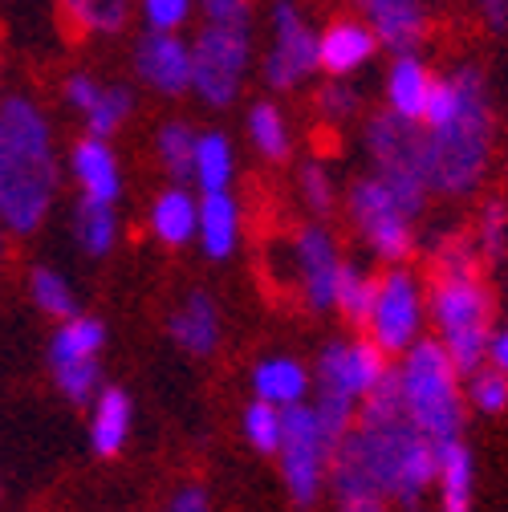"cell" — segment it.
<instances>
[{
  "label": "cell",
  "mask_w": 508,
  "mask_h": 512,
  "mask_svg": "<svg viewBox=\"0 0 508 512\" xmlns=\"http://www.w3.org/2000/svg\"><path fill=\"white\" fill-rule=\"evenodd\" d=\"M57 167L49 147V126L29 98L0 106V220L17 236H29L53 200Z\"/></svg>",
  "instance_id": "cell-1"
},
{
  "label": "cell",
  "mask_w": 508,
  "mask_h": 512,
  "mask_svg": "<svg viewBox=\"0 0 508 512\" xmlns=\"http://www.w3.org/2000/svg\"><path fill=\"white\" fill-rule=\"evenodd\" d=\"M460 106L448 122H439L427 131V159H431V187L448 191V196H464L472 191L492 155V106L480 70H460Z\"/></svg>",
  "instance_id": "cell-2"
},
{
  "label": "cell",
  "mask_w": 508,
  "mask_h": 512,
  "mask_svg": "<svg viewBox=\"0 0 508 512\" xmlns=\"http://www.w3.org/2000/svg\"><path fill=\"white\" fill-rule=\"evenodd\" d=\"M350 435L366 460L374 488L383 496L415 504L439 480V443L423 435L407 415L358 423Z\"/></svg>",
  "instance_id": "cell-3"
},
{
  "label": "cell",
  "mask_w": 508,
  "mask_h": 512,
  "mask_svg": "<svg viewBox=\"0 0 508 512\" xmlns=\"http://www.w3.org/2000/svg\"><path fill=\"white\" fill-rule=\"evenodd\" d=\"M460 370L443 342H415L403 354L399 382H403V407L407 419L431 435L435 443H452L464 431V395H460Z\"/></svg>",
  "instance_id": "cell-4"
},
{
  "label": "cell",
  "mask_w": 508,
  "mask_h": 512,
  "mask_svg": "<svg viewBox=\"0 0 508 512\" xmlns=\"http://www.w3.org/2000/svg\"><path fill=\"white\" fill-rule=\"evenodd\" d=\"M366 147L378 163V179H383L395 200L419 216L427 187H431V159H427V131H419V122L403 118V114H378L370 118L366 131Z\"/></svg>",
  "instance_id": "cell-5"
},
{
  "label": "cell",
  "mask_w": 508,
  "mask_h": 512,
  "mask_svg": "<svg viewBox=\"0 0 508 512\" xmlns=\"http://www.w3.org/2000/svg\"><path fill=\"white\" fill-rule=\"evenodd\" d=\"M488 293L476 277H439L431 289V313L439 326V342L452 354L460 374H476L488 358Z\"/></svg>",
  "instance_id": "cell-6"
},
{
  "label": "cell",
  "mask_w": 508,
  "mask_h": 512,
  "mask_svg": "<svg viewBox=\"0 0 508 512\" xmlns=\"http://www.w3.org/2000/svg\"><path fill=\"white\" fill-rule=\"evenodd\" d=\"M248 61V21H212L192 49V86L208 106H228Z\"/></svg>",
  "instance_id": "cell-7"
},
{
  "label": "cell",
  "mask_w": 508,
  "mask_h": 512,
  "mask_svg": "<svg viewBox=\"0 0 508 512\" xmlns=\"http://www.w3.org/2000/svg\"><path fill=\"white\" fill-rule=\"evenodd\" d=\"M281 476L289 484V496L297 504H313L317 488L326 480V468L334 460V447L317 423V411L305 403L285 407V435H281Z\"/></svg>",
  "instance_id": "cell-8"
},
{
  "label": "cell",
  "mask_w": 508,
  "mask_h": 512,
  "mask_svg": "<svg viewBox=\"0 0 508 512\" xmlns=\"http://www.w3.org/2000/svg\"><path fill=\"white\" fill-rule=\"evenodd\" d=\"M350 216L366 244L383 261H407L411 256V212L395 200V191L383 179H358L350 191Z\"/></svg>",
  "instance_id": "cell-9"
},
{
  "label": "cell",
  "mask_w": 508,
  "mask_h": 512,
  "mask_svg": "<svg viewBox=\"0 0 508 512\" xmlns=\"http://www.w3.org/2000/svg\"><path fill=\"white\" fill-rule=\"evenodd\" d=\"M419 322H423V297L419 281L407 269H391L378 281L374 313H370V338L387 354H407L419 342Z\"/></svg>",
  "instance_id": "cell-10"
},
{
  "label": "cell",
  "mask_w": 508,
  "mask_h": 512,
  "mask_svg": "<svg viewBox=\"0 0 508 512\" xmlns=\"http://www.w3.org/2000/svg\"><path fill=\"white\" fill-rule=\"evenodd\" d=\"M383 374H387V350L374 338L330 342L322 350V362H317V391H334V395L362 403L378 387Z\"/></svg>",
  "instance_id": "cell-11"
},
{
  "label": "cell",
  "mask_w": 508,
  "mask_h": 512,
  "mask_svg": "<svg viewBox=\"0 0 508 512\" xmlns=\"http://www.w3.org/2000/svg\"><path fill=\"white\" fill-rule=\"evenodd\" d=\"M273 21H277V45L265 61V78L273 90H293L313 66H322V57H317V41L309 33V25L301 21V13L281 0L273 9Z\"/></svg>",
  "instance_id": "cell-12"
},
{
  "label": "cell",
  "mask_w": 508,
  "mask_h": 512,
  "mask_svg": "<svg viewBox=\"0 0 508 512\" xmlns=\"http://www.w3.org/2000/svg\"><path fill=\"white\" fill-rule=\"evenodd\" d=\"M297 273H301V289L305 301L313 309H330L338 297V277H342V261H338V244L322 224H309L297 232Z\"/></svg>",
  "instance_id": "cell-13"
},
{
  "label": "cell",
  "mask_w": 508,
  "mask_h": 512,
  "mask_svg": "<svg viewBox=\"0 0 508 512\" xmlns=\"http://www.w3.org/2000/svg\"><path fill=\"white\" fill-rule=\"evenodd\" d=\"M139 74L159 90V94H183L192 86V53L171 37V29H155L139 41Z\"/></svg>",
  "instance_id": "cell-14"
},
{
  "label": "cell",
  "mask_w": 508,
  "mask_h": 512,
  "mask_svg": "<svg viewBox=\"0 0 508 512\" xmlns=\"http://www.w3.org/2000/svg\"><path fill=\"white\" fill-rule=\"evenodd\" d=\"M366 17L374 21V33L387 49L415 53V45L427 37V17L419 0H362Z\"/></svg>",
  "instance_id": "cell-15"
},
{
  "label": "cell",
  "mask_w": 508,
  "mask_h": 512,
  "mask_svg": "<svg viewBox=\"0 0 508 512\" xmlns=\"http://www.w3.org/2000/svg\"><path fill=\"white\" fill-rule=\"evenodd\" d=\"M171 338L187 354H212L220 342V313L216 301L204 293H192L175 313H171Z\"/></svg>",
  "instance_id": "cell-16"
},
{
  "label": "cell",
  "mask_w": 508,
  "mask_h": 512,
  "mask_svg": "<svg viewBox=\"0 0 508 512\" xmlns=\"http://www.w3.org/2000/svg\"><path fill=\"white\" fill-rule=\"evenodd\" d=\"M240 240V208L228 191H204L200 200V244L212 261H224L232 256Z\"/></svg>",
  "instance_id": "cell-17"
},
{
  "label": "cell",
  "mask_w": 508,
  "mask_h": 512,
  "mask_svg": "<svg viewBox=\"0 0 508 512\" xmlns=\"http://www.w3.org/2000/svg\"><path fill=\"white\" fill-rule=\"evenodd\" d=\"M126 435H131V399L118 387H102L94 395V415H90V443L98 456H118Z\"/></svg>",
  "instance_id": "cell-18"
},
{
  "label": "cell",
  "mask_w": 508,
  "mask_h": 512,
  "mask_svg": "<svg viewBox=\"0 0 508 512\" xmlns=\"http://www.w3.org/2000/svg\"><path fill=\"white\" fill-rule=\"evenodd\" d=\"M472 452L464 439L439 443V508L443 512H472Z\"/></svg>",
  "instance_id": "cell-19"
},
{
  "label": "cell",
  "mask_w": 508,
  "mask_h": 512,
  "mask_svg": "<svg viewBox=\"0 0 508 512\" xmlns=\"http://www.w3.org/2000/svg\"><path fill=\"white\" fill-rule=\"evenodd\" d=\"M151 232L167 244V248H183L192 236H200V204L187 196L183 187H171L155 200L151 208Z\"/></svg>",
  "instance_id": "cell-20"
},
{
  "label": "cell",
  "mask_w": 508,
  "mask_h": 512,
  "mask_svg": "<svg viewBox=\"0 0 508 512\" xmlns=\"http://www.w3.org/2000/svg\"><path fill=\"white\" fill-rule=\"evenodd\" d=\"M74 175H78L86 196L106 200V204L118 200V163H114L110 147L98 135H90V139H82L74 147Z\"/></svg>",
  "instance_id": "cell-21"
},
{
  "label": "cell",
  "mask_w": 508,
  "mask_h": 512,
  "mask_svg": "<svg viewBox=\"0 0 508 512\" xmlns=\"http://www.w3.org/2000/svg\"><path fill=\"white\" fill-rule=\"evenodd\" d=\"M252 387H257V399H265L273 407H293V403H305L309 374L293 358H269L252 374Z\"/></svg>",
  "instance_id": "cell-22"
},
{
  "label": "cell",
  "mask_w": 508,
  "mask_h": 512,
  "mask_svg": "<svg viewBox=\"0 0 508 512\" xmlns=\"http://www.w3.org/2000/svg\"><path fill=\"white\" fill-rule=\"evenodd\" d=\"M102 346H106V326L102 322H94V317H66V322L57 326V334L49 338V366L98 358Z\"/></svg>",
  "instance_id": "cell-23"
},
{
  "label": "cell",
  "mask_w": 508,
  "mask_h": 512,
  "mask_svg": "<svg viewBox=\"0 0 508 512\" xmlns=\"http://www.w3.org/2000/svg\"><path fill=\"white\" fill-rule=\"evenodd\" d=\"M370 53H374V37L362 25H354V21H338L322 41H317V57H322V66L330 74L358 70Z\"/></svg>",
  "instance_id": "cell-24"
},
{
  "label": "cell",
  "mask_w": 508,
  "mask_h": 512,
  "mask_svg": "<svg viewBox=\"0 0 508 512\" xmlns=\"http://www.w3.org/2000/svg\"><path fill=\"white\" fill-rule=\"evenodd\" d=\"M431 74L419 66L411 53H403L391 70V110L411 118V122H423L427 114V98H431Z\"/></svg>",
  "instance_id": "cell-25"
},
{
  "label": "cell",
  "mask_w": 508,
  "mask_h": 512,
  "mask_svg": "<svg viewBox=\"0 0 508 512\" xmlns=\"http://www.w3.org/2000/svg\"><path fill=\"white\" fill-rule=\"evenodd\" d=\"M74 240L90 252V256H106L118 240V220H114V204L82 196V204L74 208Z\"/></svg>",
  "instance_id": "cell-26"
},
{
  "label": "cell",
  "mask_w": 508,
  "mask_h": 512,
  "mask_svg": "<svg viewBox=\"0 0 508 512\" xmlns=\"http://www.w3.org/2000/svg\"><path fill=\"white\" fill-rule=\"evenodd\" d=\"M374 297H378V281H374V277H366V273H362V269H354V265H342L334 305L346 313V322H354V326H370Z\"/></svg>",
  "instance_id": "cell-27"
},
{
  "label": "cell",
  "mask_w": 508,
  "mask_h": 512,
  "mask_svg": "<svg viewBox=\"0 0 508 512\" xmlns=\"http://www.w3.org/2000/svg\"><path fill=\"white\" fill-rule=\"evenodd\" d=\"M61 13L78 33H114L126 21V0H61Z\"/></svg>",
  "instance_id": "cell-28"
},
{
  "label": "cell",
  "mask_w": 508,
  "mask_h": 512,
  "mask_svg": "<svg viewBox=\"0 0 508 512\" xmlns=\"http://www.w3.org/2000/svg\"><path fill=\"white\" fill-rule=\"evenodd\" d=\"M232 179V147L224 135H200L196 143V183L204 191H224Z\"/></svg>",
  "instance_id": "cell-29"
},
{
  "label": "cell",
  "mask_w": 508,
  "mask_h": 512,
  "mask_svg": "<svg viewBox=\"0 0 508 512\" xmlns=\"http://www.w3.org/2000/svg\"><path fill=\"white\" fill-rule=\"evenodd\" d=\"M196 143H200V139L187 131L183 122L163 126V135H159V159H163V167H167V175H171L175 183H183V179L196 175Z\"/></svg>",
  "instance_id": "cell-30"
},
{
  "label": "cell",
  "mask_w": 508,
  "mask_h": 512,
  "mask_svg": "<svg viewBox=\"0 0 508 512\" xmlns=\"http://www.w3.org/2000/svg\"><path fill=\"white\" fill-rule=\"evenodd\" d=\"M281 435H285V407L257 399L244 411V439L257 447V452H265V456L281 452Z\"/></svg>",
  "instance_id": "cell-31"
},
{
  "label": "cell",
  "mask_w": 508,
  "mask_h": 512,
  "mask_svg": "<svg viewBox=\"0 0 508 512\" xmlns=\"http://www.w3.org/2000/svg\"><path fill=\"white\" fill-rule=\"evenodd\" d=\"M248 135H252V143H257V151L269 155V159H285L289 155V131H285V118H281V110L273 102L252 106Z\"/></svg>",
  "instance_id": "cell-32"
},
{
  "label": "cell",
  "mask_w": 508,
  "mask_h": 512,
  "mask_svg": "<svg viewBox=\"0 0 508 512\" xmlns=\"http://www.w3.org/2000/svg\"><path fill=\"white\" fill-rule=\"evenodd\" d=\"M33 301L49 317H61V322H66V317H78V301H74L70 281L53 269H33Z\"/></svg>",
  "instance_id": "cell-33"
},
{
  "label": "cell",
  "mask_w": 508,
  "mask_h": 512,
  "mask_svg": "<svg viewBox=\"0 0 508 512\" xmlns=\"http://www.w3.org/2000/svg\"><path fill=\"white\" fill-rule=\"evenodd\" d=\"M53 378H57L61 395H66L70 403H90V399L102 391V366H98V358L53 366Z\"/></svg>",
  "instance_id": "cell-34"
},
{
  "label": "cell",
  "mask_w": 508,
  "mask_h": 512,
  "mask_svg": "<svg viewBox=\"0 0 508 512\" xmlns=\"http://www.w3.org/2000/svg\"><path fill=\"white\" fill-rule=\"evenodd\" d=\"M313 411H317V423H322V431H326L330 447H338V443H342V439L354 431V399H346V395L317 391Z\"/></svg>",
  "instance_id": "cell-35"
},
{
  "label": "cell",
  "mask_w": 508,
  "mask_h": 512,
  "mask_svg": "<svg viewBox=\"0 0 508 512\" xmlns=\"http://www.w3.org/2000/svg\"><path fill=\"white\" fill-rule=\"evenodd\" d=\"M126 114H131V90H122V86L102 90V98H98L94 110H90V131H94L98 139H106L110 131H118V126H122Z\"/></svg>",
  "instance_id": "cell-36"
},
{
  "label": "cell",
  "mask_w": 508,
  "mask_h": 512,
  "mask_svg": "<svg viewBox=\"0 0 508 512\" xmlns=\"http://www.w3.org/2000/svg\"><path fill=\"white\" fill-rule=\"evenodd\" d=\"M480 252L488 261H500L508 252V204L504 200H492L484 208V220H480Z\"/></svg>",
  "instance_id": "cell-37"
},
{
  "label": "cell",
  "mask_w": 508,
  "mask_h": 512,
  "mask_svg": "<svg viewBox=\"0 0 508 512\" xmlns=\"http://www.w3.org/2000/svg\"><path fill=\"white\" fill-rule=\"evenodd\" d=\"M472 403L480 407V411H488V415H496V411H504L508 407V374L504 370H476L472 374Z\"/></svg>",
  "instance_id": "cell-38"
},
{
  "label": "cell",
  "mask_w": 508,
  "mask_h": 512,
  "mask_svg": "<svg viewBox=\"0 0 508 512\" xmlns=\"http://www.w3.org/2000/svg\"><path fill=\"white\" fill-rule=\"evenodd\" d=\"M301 196H305V208L313 216H330L334 208V187H330V175L322 163H305L301 167Z\"/></svg>",
  "instance_id": "cell-39"
},
{
  "label": "cell",
  "mask_w": 508,
  "mask_h": 512,
  "mask_svg": "<svg viewBox=\"0 0 508 512\" xmlns=\"http://www.w3.org/2000/svg\"><path fill=\"white\" fill-rule=\"evenodd\" d=\"M439 277H476V244L452 236L439 244Z\"/></svg>",
  "instance_id": "cell-40"
},
{
  "label": "cell",
  "mask_w": 508,
  "mask_h": 512,
  "mask_svg": "<svg viewBox=\"0 0 508 512\" xmlns=\"http://www.w3.org/2000/svg\"><path fill=\"white\" fill-rule=\"evenodd\" d=\"M456 106H460V86H456V78L435 82V86H431V98H427V114H423V122H427V126L448 122V118L456 114Z\"/></svg>",
  "instance_id": "cell-41"
},
{
  "label": "cell",
  "mask_w": 508,
  "mask_h": 512,
  "mask_svg": "<svg viewBox=\"0 0 508 512\" xmlns=\"http://www.w3.org/2000/svg\"><path fill=\"white\" fill-rule=\"evenodd\" d=\"M317 106H322V114H326L330 122H342L346 114H354V110H358V94H354V90H346V86H326V90H322V98H317Z\"/></svg>",
  "instance_id": "cell-42"
},
{
  "label": "cell",
  "mask_w": 508,
  "mask_h": 512,
  "mask_svg": "<svg viewBox=\"0 0 508 512\" xmlns=\"http://www.w3.org/2000/svg\"><path fill=\"white\" fill-rule=\"evenodd\" d=\"M147 5V21L155 29H175L187 17V0H143Z\"/></svg>",
  "instance_id": "cell-43"
},
{
  "label": "cell",
  "mask_w": 508,
  "mask_h": 512,
  "mask_svg": "<svg viewBox=\"0 0 508 512\" xmlns=\"http://www.w3.org/2000/svg\"><path fill=\"white\" fill-rule=\"evenodd\" d=\"M167 512H212V504H208V496L200 488H183V492H175Z\"/></svg>",
  "instance_id": "cell-44"
},
{
  "label": "cell",
  "mask_w": 508,
  "mask_h": 512,
  "mask_svg": "<svg viewBox=\"0 0 508 512\" xmlns=\"http://www.w3.org/2000/svg\"><path fill=\"white\" fill-rule=\"evenodd\" d=\"M98 98H102V90H98L90 78H70V102H74L78 110H86V114H90Z\"/></svg>",
  "instance_id": "cell-45"
},
{
  "label": "cell",
  "mask_w": 508,
  "mask_h": 512,
  "mask_svg": "<svg viewBox=\"0 0 508 512\" xmlns=\"http://www.w3.org/2000/svg\"><path fill=\"white\" fill-rule=\"evenodd\" d=\"M208 17L212 21H248L244 0H208Z\"/></svg>",
  "instance_id": "cell-46"
},
{
  "label": "cell",
  "mask_w": 508,
  "mask_h": 512,
  "mask_svg": "<svg viewBox=\"0 0 508 512\" xmlns=\"http://www.w3.org/2000/svg\"><path fill=\"white\" fill-rule=\"evenodd\" d=\"M342 512H387V496H378V492L346 496V500H342Z\"/></svg>",
  "instance_id": "cell-47"
},
{
  "label": "cell",
  "mask_w": 508,
  "mask_h": 512,
  "mask_svg": "<svg viewBox=\"0 0 508 512\" xmlns=\"http://www.w3.org/2000/svg\"><path fill=\"white\" fill-rule=\"evenodd\" d=\"M488 358H492V366H496V370H504V374H508V330L492 334V342H488Z\"/></svg>",
  "instance_id": "cell-48"
},
{
  "label": "cell",
  "mask_w": 508,
  "mask_h": 512,
  "mask_svg": "<svg viewBox=\"0 0 508 512\" xmlns=\"http://www.w3.org/2000/svg\"><path fill=\"white\" fill-rule=\"evenodd\" d=\"M480 9L492 29H508V0H480Z\"/></svg>",
  "instance_id": "cell-49"
},
{
  "label": "cell",
  "mask_w": 508,
  "mask_h": 512,
  "mask_svg": "<svg viewBox=\"0 0 508 512\" xmlns=\"http://www.w3.org/2000/svg\"><path fill=\"white\" fill-rule=\"evenodd\" d=\"M0 224H5V220H0Z\"/></svg>",
  "instance_id": "cell-50"
}]
</instances>
